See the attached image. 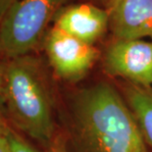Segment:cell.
<instances>
[{
	"label": "cell",
	"mask_w": 152,
	"mask_h": 152,
	"mask_svg": "<svg viewBox=\"0 0 152 152\" xmlns=\"http://www.w3.org/2000/svg\"><path fill=\"white\" fill-rule=\"evenodd\" d=\"M53 27L93 45L109 28V14L90 3L68 5L58 12Z\"/></svg>",
	"instance_id": "obj_7"
},
{
	"label": "cell",
	"mask_w": 152,
	"mask_h": 152,
	"mask_svg": "<svg viewBox=\"0 0 152 152\" xmlns=\"http://www.w3.org/2000/svg\"><path fill=\"white\" fill-rule=\"evenodd\" d=\"M8 130L9 127L5 123L4 119L0 116V152H10Z\"/></svg>",
	"instance_id": "obj_10"
},
{
	"label": "cell",
	"mask_w": 152,
	"mask_h": 152,
	"mask_svg": "<svg viewBox=\"0 0 152 152\" xmlns=\"http://www.w3.org/2000/svg\"><path fill=\"white\" fill-rule=\"evenodd\" d=\"M8 140L10 152H37L10 127L8 130Z\"/></svg>",
	"instance_id": "obj_9"
},
{
	"label": "cell",
	"mask_w": 152,
	"mask_h": 152,
	"mask_svg": "<svg viewBox=\"0 0 152 152\" xmlns=\"http://www.w3.org/2000/svg\"><path fill=\"white\" fill-rule=\"evenodd\" d=\"M18 0H0V22Z\"/></svg>",
	"instance_id": "obj_12"
},
{
	"label": "cell",
	"mask_w": 152,
	"mask_h": 152,
	"mask_svg": "<svg viewBox=\"0 0 152 152\" xmlns=\"http://www.w3.org/2000/svg\"><path fill=\"white\" fill-rule=\"evenodd\" d=\"M0 111L3 119L45 147L54 140L52 95L38 58L27 54L1 59Z\"/></svg>",
	"instance_id": "obj_2"
},
{
	"label": "cell",
	"mask_w": 152,
	"mask_h": 152,
	"mask_svg": "<svg viewBox=\"0 0 152 152\" xmlns=\"http://www.w3.org/2000/svg\"><path fill=\"white\" fill-rule=\"evenodd\" d=\"M71 118L76 152H147L134 113L110 83H99L77 92Z\"/></svg>",
	"instance_id": "obj_1"
},
{
	"label": "cell",
	"mask_w": 152,
	"mask_h": 152,
	"mask_svg": "<svg viewBox=\"0 0 152 152\" xmlns=\"http://www.w3.org/2000/svg\"><path fill=\"white\" fill-rule=\"evenodd\" d=\"M125 100L134 113L145 141L152 148V88L128 83Z\"/></svg>",
	"instance_id": "obj_8"
},
{
	"label": "cell",
	"mask_w": 152,
	"mask_h": 152,
	"mask_svg": "<svg viewBox=\"0 0 152 152\" xmlns=\"http://www.w3.org/2000/svg\"><path fill=\"white\" fill-rule=\"evenodd\" d=\"M46 152H67L66 145L60 138L54 137V140L46 146Z\"/></svg>",
	"instance_id": "obj_11"
},
{
	"label": "cell",
	"mask_w": 152,
	"mask_h": 152,
	"mask_svg": "<svg viewBox=\"0 0 152 152\" xmlns=\"http://www.w3.org/2000/svg\"><path fill=\"white\" fill-rule=\"evenodd\" d=\"M44 48L55 74L70 82L85 77L98 57V51L92 44L77 39L55 27L45 34Z\"/></svg>",
	"instance_id": "obj_4"
},
{
	"label": "cell",
	"mask_w": 152,
	"mask_h": 152,
	"mask_svg": "<svg viewBox=\"0 0 152 152\" xmlns=\"http://www.w3.org/2000/svg\"><path fill=\"white\" fill-rule=\"evenodd\" d=\"M104 67L112 76L129 83L151 87L152 42L142 39H117L106 51Z\"/></svg>",
	"instance_id": "obj_5"
},
{
	"label": "cell",
	"mask_w": 152,
	"mask_h": 152,
	"mask_svg": "<svg viewBox=\"0 0 152 152\" xmlns=\"http://www.w3.org/2000/svg\"><path fill=\"white\" fill-rule=\"evenodd\" d=\"M0 83H1V58H0ZM0 116H1V111H0Z\"/></svg>",
	"instance_id": "obj_14"
},
{
	"label": "cell",
	"mask_w": 152,
	"mask_h": 152,
	"mask_svg": "<svg viewBox=\"0 0 152 152\" xmlns=\"http://www.w3.org/2000/svg\"><path fill=\"white\" fill-rule=\"evenodd\" d=\"M70 0H18L0 22V58L30 54Z\"/></svg>",
	"instance_id": "obj_3"
},
{
	"label": "cell",
	"mask_w": 152,
	"mask_h": 152,
	"mask_svg": "<svg viewBox=\"0 0 152 152\" xmlns=\"http://www.w3.org/2000/svg\"><path fill=\"white\" fill-rule=\"evenodd\" d=\"M106 9L117 39H152V0H111Z\"/></svg>",
	"instance_id": "obj_6"
},
{
	"label": "cell",
	"mask_w": 152,
	"mask_h": 152,
	"mask_svg": "<svg viewBox=\"0 0 152 152\" xmlns=\"http://www.w3.org/2000/svg\"><path fill=\"white\" fill-rule=\"evenodd\" d=\"M94 1L98 2V3H100V4H102V5H104L105 7L107 8V6L109 5V3H110L111 0H94Z\"/></svg>",
	"instance_id": "obj_13"
}]
</instances>
